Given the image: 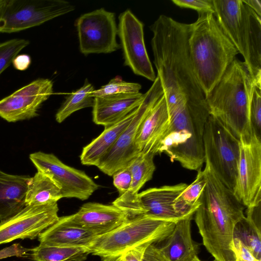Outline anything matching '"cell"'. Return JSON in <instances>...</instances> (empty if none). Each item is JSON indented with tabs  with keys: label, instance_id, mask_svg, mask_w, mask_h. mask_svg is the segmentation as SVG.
Instances as JSON below:
<instances>
[{
	"label": "cell",
	"instance_id": "cell-1",
	"mask_svg": "<svg viewBox=\"0 0 261 261\" xmlns=\"http://www.w3.org/2000/svg\"><path fill=\"white\" fill-rule=\"evenodd\" d=\"M206 184L194 215L203 245L215 261H236L233 230L245 217L244 205L205 163Z\"/></svg>",
	"mask_w": 261,
	"mask_h": 261
},
{
	"label": "cell",
	"instance_id": "cell-2",
	"mask_svg": "<svg viewBox=\"0 0 261 261\" xmlns=\"http://www.w3.org/2000/svg\"><path fill=\"white\" fill-rule=\"evenodd\" d=\"M189 47L195 73L206 97L239 52L211 12L199 13L197 20L190 24Z\"/></svg>",
	"mask_w": 261,
	"mask_h": 261
},
{
	"label": "cell",
	"instance_id": "cell-3",
	"mask_svg": "<svg viewBox=\"0 0 261 261\" xmlns=\"http://www.w3.org/2000/svg\"><path fill=\"white\" fill-rule=\"evenodd\" d=\"M254 85L245 63L236 58L206 96L210 115L238 139L252 130L249 111Z\"/></svg>",
	"mask_w": 261,
	"mask_h": 261
},
{
	"label": "cell",
	"instance_id": "cell-4",
	"mask_svg": "<svg viewBox=\"0 0 261 261\" xmlns=\"http://www.w3.org/2000/svg\"><path fill=\"white\" fill-rule=\"evenodd\" d=\"M222 30L244 59L254 84L261 86V17L243 0H213Z\"/></svg>",
	"mask_w": 261,
	"mask_h": 261
},
{
	"label": "cell",
	"instance_id": "cell-5",
	"mask_svg": "<svg viewBox=\"0 0 261 261\" xmlns=\"http://www.w3.org/2000/svg\"><path fill=\"white\" fill-rule=\"evenodd\" d=\"M175 223L140 216L97 236L87 247L90 254L99 256L101 261H115L121 254L137 247L162 242L171 233Z\"/></svg>",
	"mask_w": 261,
	"mask_h": 261
},
{
	"label": "cell",
	"instance_id": "cell-6",
	"mask_svg": "<svg viewBox=\"0 0 261 261\" xmlns=\"http://www.w3.org/2000/svg\"><path fill=\"white\" fill-rule=\"evenodd\" d=\"M203 141L204 162L220 180L233 191L237 176L239 140L219 120L210 115Z\"/></svg>",
	"mask_w": 261,
	"mask_h": 261
},
{
	"label": "cell",
	"instance_id": "cell-7",
	"mask_svg": "<svg viewBox=\"0 0 261 261\" xmlns=\"http://www.w3.org/2000/svg\"><path fill=\"white\" fill-rule=\"evenodd\" d=\"M74 9L64 0H5L0 9V33L17 32L38 26Z\"/></svg>",
	"mask_w": 261,
	"mask_h": 261
},
{
	"label": "cell",
	"instance_id": "cell-8",
	"mask_svg": "<svg viewBox=\"0 0 261 261\" xmlns=\"http://www.w3.org/2000/svg\"><path fill=\"white\" fill-rule=\"evenodd\" d=\"M163 94L160 80L156 76L150 88L144 94L143 99L136 109L130 123L97 166L101 172L112 176L118 170L126 167L128 163L140 153L135 143L137 133L153 105Z\"/></svg>",
	"mask_w": 261,
	"mask_h": 261
},
{
	"label": "cell",
	"instance_id": "cell-9",
	"mask_svg": "<svg viewBox=\"0 0 261 261\" xmlns=\"http://www.w3.org/2000/svg\"><path fill=\"white\" fill-rule=\"evenodd\" d=\"M240 154L233 192L247 208L261 203V138L253 130L239 139Z\"/></svg>",
	"mask_w": 261,
	"mask_h": 261
},
{
	"label": "cell",
	"instance_id": "cell-10",
	"mask_svg": "<svg viewBox=\"0 0 261 261\" xmlns=\"http://www.w3.org/2000/svg\"><path fill=\"white\" fill-rule=\"evenodd\" d=\"M30 159L38 171L58 186L63 198L86 200L99 188L84 171L65 164L52 153L37 152L31 154Z\"/></svg>",
	"mask_w": 261,
	"mask_h": 261
},
{
	"label": "cell",
	"instance_id": "cell-11",
	"mask_svg": "<svg viewBox=\"0 0 261 261\" xmlns=\"http://www.w3.org/2000/svg\"><path fill=\"white\" fill-rule=\"evenodd\" d=\"M81 52L111 53L120 47L115 13L98 9L81 15L75 21Z\"/></svg>",
	"mask_w": 261,
	"mask_h": 261
},
{
	"label": "cell",
	"instance_id": "cell-12",
	"mask_svg": "<svg viewBox=\"0 0 261 261\" xmlns=\"http://www.w3.org/2000/svg\"><path fill=\"white\" fill-rule=\"evenodd\" d=\"M118 32L124 60V64L133 72L153 82L156 76L144 39V24L129 10L119 17Z\"/></svg>",
	"mask_w": 261,
	"mask_h": 261
},
{
	"label": "cell",
	"instance_id": "cell-13",
	"mask_svg": "<svg viewBox=\"0 0 261 261\" xmlns=\"http://www.w3.org/2000/svg\"><path fill=\"white\" fill-rule=\"evenodd\" d=\"M57 203L26 205L13 217L0 222V245L16 239L34 240L59 219Z\"/></svg>",
	"mask_w": 261,
	"mask_h": 261
},
{
	"label": "cell",
	"instance_id": "cell-14",
	"mask_svg": "<svg viewBox=\"0 0 261 261\" xmlns=\"http://www.w3.org/2000/svg\"><path fill=\"white\" fill-rule=\"evenodd\" d=\"M187 186L185 183H180L148 189L139 193L136 200L121 211L127 219L144 215L176 223L190 216L180 215L174 208L175 200Z\"/></svg>",
	"mask_w": 261,
	"mask_h": 261
},
{
	"label": "cell",
	"instance_id": "cell-15",
	"mask_svg": "<svg viewBox=\"0 0 261 261\" xmlns=\"http://www.w3.org/2000/svg\"><path fill=\"white\" fill-rule=\"evenodd\" d=\"M53 93L51 80H36L0 100V117L10 122L36 117L42 104Z\"/></svg>",
	"mask_w": 261,
	"mask_h": 261
},
{
	"label": "cell",
	"instance_id": "cell-16",
	"mask_svg": "<svg viewBox=\"0 0 261 261\" xmlns=\"http://www.w3.org/2000/svg\"><path fill=\"white\" fill-rule=\"evenodd\" d=\"M63 217L67 223L98 236L113 230L127 220L124 213L114 205L92 202L83 204L75 214Z\"/></svg>",
	"mask_w": 261,
	"mask_h": 261
},
{
	"label": "cell",
	"instance_id": "cell-17",
	"mask_svg": "<svg viewBox=\"0 0 261 261\" xmlns=\"http://www.w3.org/2000/svg\"><path fill=\"white\" fill-rule=\"evenodd\" d=\"M169 125L170 117L163 94L153 105L139 127L135 142L139 152L158 154Z\"/></svg>",
	"mask_w": 261,
	"mask_h": 261
},
{
	"label": "cell",
	"instance_id": "cell-18",
	"mask_svg": "<svg viewBox=\"0 0 261 261\" xmlns=\"http://www.w3.org/2000/svg\"><path fill=\"white\" fill-rule=\"evenodd\" d=\"M143 98L140 92L94 97L93 121L105 128L112 125L135 110Z\"/></svg>",
	"mask_w": 261,
	"mask_h": 261
},
{
	"label": "cell",
	"instance_id": "cell-19",
	"mask_svg": "<svg viewBox=\"0 0 261 261\" xmlns=\"http://www.w3.org/2000/svg\"><path fill=\"white\" fill-rule=\"evenodd\" d=\"M193 216L177 222L171 233L158 246L167 261H191L197 256L199 245L191 236Z\"/></svg>",
	"mask_w": 261,
	"mask_h": 261
},
{
	"label": "cell",
	"instance_id": "cell-20",
	"mask_svg": "<svg viewBox=\"0 0 261 261\" xmlns=\"http://www.w3.org/2000/svg\"><path fill=\"white\" fill-rule=\"evenodd\" d=\"M98 235L94 231L67 223L63 217L41 232L40 244L61 247H87Z\"/></svg>",
	"mask_w": 261,
	"mask_h": 261
},
{
	"label": "cell",
	"instance_id": "cell-21",
	"mask_svg": "<svg viewBox=\"0 0 261 261\" xmlns=\"http://www.w3.org/2000/svg\"><path fill=\"white\" fill-rule=\"evenodd\" d=\"M30 177L12 175L0 170V221L17 214L25 206Z\"/></svg>",
	"mask_w": 261,
	"mask_h": 261
},
{
	"label": "cell",
	"instance_id": "cell-22",
	"mask_svg": "<svg viewBox=\"0 0 261 261\" xmlns=\"http://www.w3.org/2000/svg\"><path fill=\"white\" fill-rule=\"evenodd\" d=\"M136 109L118 122L105 128L97 137L83 148L80 155L82 164L98 166L129 124L135 114Z\"/></svg>",
	"mask_w": 261,
	"mask_h": 261
},
{
	"label": "cell",
	"instance_id": "cell-23",
	"mask_svg": "<svg viewBox=\"0 0 261 261\" xmlns=\"http://www.w3.org/2000/svg\"><path fill=\"white\" fill-rule=\"evenodd\" d=\"M154 156L152 153H140L128 163L126 167L132 175L130 187L126 193L119 196L112 204L121 210L136 200L140 190L152 178L155 170Z\"/></svg>",
	"mask_w": 261,
	"mask_h": 261
},
{
	"label": "cell",
	"instance_id": "cell-24",
	"mask_svg": "<svg viewBox=\"0 0 261 261\" xmlns=\"http://www.w3.org/2000/svg\"><path fill=\"white\" fill-rule=\"evenodd\" d=\"M260 217V204L247 208L246 216L236 225L233 230V238L239 239L259 261H261V233L256 220Z\"/></svg>",
	"mask_w": 261,
	"mask_h": 261
},
{
	"label": "cell",
	"instance_id": "cell-25",
	"mask_svg": "<svg viewBox=\"0 0 261 261\" xmlns=\"http://www.w3.org/2000/svg\"><path fill=\"white\" fill-rule=\"evenodd\" d=\"M62 198L60 188L47 175L37 171L30 177L26 193V205L54 204Z\"/></svg>",
	"mask_w": 261,
	"mask_h": 261
},
{
	"label": "cell",
	"instance_id": "cell-26",
	"mask_svg": "<svg viewBox=\"0 0 261 261\" xmlns=\"http://www.w3.org/2000/svg\"><path fill=\"white\" fill-rule=\"evenodd\" d=\"M90 254L85 246L61 247L39 244L32 248L29 257L34 261H84Z\"/></svg>",
	"mask_w": 261,
	"mask_h": 261
},
{
	"label": "cell",
	"instance_id": "cell-27",
	"mask_svg": "<svg viewBox=\"0 0 261 261\" xmlns=\"http://www.w3.org/2000/svg\"><path fill=\"white\" fill-rule=\"evenodd\" d=\"M206 184L204 170H197L194 180L176 198L174 208L180 215L188 217L193 215L199 205V200Z\"/></svg>",
	"mask_w": 261,
	"mask_h": 261
},
{
	"label": "cell",
	"instance_id": "cell-28",
	"mask_svg": "<svg viewBox=\"0 0 261 261\" xmlns=\"http://www.w3.org/2000/svg\"><path fill=\"white\" fill-rule=\"evenodd\" d=\"M93 90V85L86 79L81 88L66 98L56 114V121L61 123L74 112L84 108L93 107L94 97L90 94Z\"/></svg>",
	"mask_w": 261,
	"mask_h": 261
},
{
	"label": "cell",
	"instance_id": "cell-29",
	"mask_svg": "<svg viewBox=\"0 0 261 261\" xmlns=\"http://www.w3.org/2000/svg\"><path fill=\"white\" fill-rule=\"evenodd\" d=\"M141 85L138 83L127 82L120 76H116L98 89L93 90L90 96L102 97L119 94H131L140 92Z\"/></svg>",
	"mask_w": 261,
	"mask_h": 261
},
{
	"label": "cell",
	"instance_id": "cell-30",
	"mask_svg": "<svg viewBox=\"0 0 261 261\" xmlns=\"http://www.w3.org/2000/svg\"><path fill=\"white\" fill-rule=\"evenodd\" d=\"M29 43L27 40L17 38L0 42V75Z\"/></svg>",
	"mask_w": 261,
	"mask_h": 261
},
{
	"label": "cell",
	"instance_id": "cell-31",
	"mask_svg": "<svg viewBox=\"0 0 261 261\" xmlns=\"http://www.w3.org/2000/svg\"><path fill=\"white\" fill-rule=\"evenodd\" d=\"M249 121L251 127L261 138V86L254 85L249 106Z\"/></svg>",
	"mask_w": 261,
	"mask_h": 261
},
{
	"label": "cell",
	"instance_id": "cell-32",
	"mask_svg": "<svg viewBox=\"0 0 261 261\" xmlns=\"http://www.w3.org/2000/svg\"><path fill=\"white\" fill-rule=\"evenodd\" d=\"M176 5L182 8L192 9L199 13H214L213 0H172Z\"/></svg>",
	"mask_w": 261,
	"mask_h": 261
},
{
	"label": "cell",
	"instance_id": "cell-33",
	"mask_svg": "<svg viewBox=\"0 0 261 261\" xmlns=\"http://www.w3.org/2000/svg\"><path fill=\"white\" fill-rule=\"evenodd\" d=\"M113 184L121 196L129 189L132 183V175L127 167L116 171L113 175Z\"/></svg>",
	"mask_w": 261,
	"mask_h": 261
},
{
	"label": "cell",
	"instance_id": "cell-34",
	"mask_svg": "<svg viewBox=\"0 0 261 261\" xmlns=\"http://www.w3.org/2000/svg\"><path fill=\"white\" fill-rule=\"evenodd\" d=\"M233 247L236 261H259L239 239L233 238Z\"/></svg>",
	"mask_w": 261,
	"mask_h": 261
},
{
	"label": "cell",
	"instance_id": "cell-35",
	"mask_svg": "<svg viewBox=\"0 0 261 261\" xmlns=\"http://www.w3.org/2000/svg\"><path fill=\"white\" fill-rule=\"evenodd\" d=\"M31 250L32 249L22 247L19 244H15L0 250V259L14 256L17 257L29 256Z\"/></svg>",
	"mask_w": 261,
	"mask_h": 261
},
{
	"label": "cell",
	"instance_id": "cell-36",
	"mask_svg": "<svg viewBox=\"0 0 261 261\" xmlns=\"http://www.w3.org/2000/svg\"><path fill=\"white\" fill-rule=\"evenodd\" d=\"M150 245H143L121 254L115 261H142L144 252Z\"/></svg>",
	"mask_w": 261,
	"mask_h": 261
},
{
	"label": "cell",
	"instance_id": "cell-37",
	"mask_svg": "<svg viewBox=\"0 0 261 261\" xmlns=\"http://www.w3.org/2000/svg\"><path fill=\"white\" fill-rule=\"evenodd\" d=\"M142 261H167L155 244L149 245L146 249Z\"/></svg>",
	"mask_w": 261,
	"mask_h": 261
},
{
	"label": "cell",
	"instance_id": "cell-38",
	"mask_svg": "<svg viewBox=\"0 0 261 261\" xmlns=\"http://www.w3.org/2000/svg\"><path fill=\"white\" fill-rule=\"evenodd\" d=\"M31 63V59L29 55L21 54L17 55L13 60L12 64L14 68L20 71L27 69Z\"/></svg>",
	"mask_w": 261,
	"mask_h": 261
},
{
	"label": "cell",
	"instance_id": "cell-39",
	"mask_svg": "<svg viewBox=\"0 0 261 261\" xmlns=\"http://www.w3.org/2000/svg\"><path fill=\"white\" fill-rule=\"evenodd\" d=\"M244 3L261 17V1L260 0H243Z\"/></svg>",
	"mask_w": 261,
	"mask_h": 261
},
{
	"label": "cell",
	"instance_id": "cell-40",
	"mask_svg": "<svg viewBox=\"0 0 261 261\" xmlns=\"http://www.w3.org/2000/svg\"><path fill=\"white\" fill-rule=\"evenodd\" d=\"M5 2V0H0V9H1L2 6L4 4Z\"/></svg>",
	"mask_w": 261,
	"mask_h": 261
},
{
	"label": "cell",
	"instance_id": "cell-41",
	"mask_svg": "<svg viewBox=\"0 0 261 261\" xmlns=\"http://www.w3.org/2000/svg\"><path fill=\"white\" fill-rule=\"evenodd\" d=\"M191 261H202L197 256H195Z\"/></svg>",
	"mask_w": 261,
	"mask_h": 261
}]
</instances>
